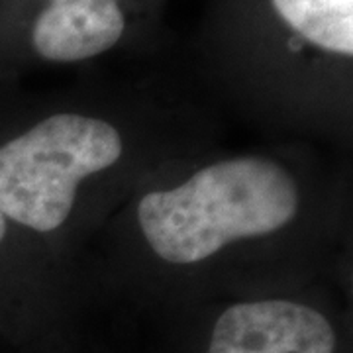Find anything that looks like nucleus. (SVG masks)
<instances>
[{
    "label": "nucleus",
    "mask_w": 353,
    "mask_h": 353,
    "mask_svg": "<svg viewBox=\"0 0 353 353\" xmlns=\"http://www.w3.org/2000/svg\"><path fill=\"white\" fill-rule=\"evenodd\" d=\"M181 353H347L324 310L290 299L230 304Z\"/></svg>",
    "instance_id": "nucleus-4"
},
{
    "label": "nucleus",
    "mask_w": 353,
    "mask_h": 353,
    "mask_svg": "<svg viewBox=\"0 0 353 353\" xmlns=\"http://www.w3.org/2000/svg\"><path fill=\"white\" fill-rule=\"evenodd\" d=\"M163 0H0V73L85 63L120 48Z\"/></svg>",
    "instance_id": "nucleus-3"
},
{
    "label": "nucleus",
    "mask_w": 353,
    "mask_h": 353,
    "mask_svg": "<svg viewBox=\"0 0 353 353\" xmlns=\"http://www.w3.org/2000/svg\"><path fill=\"white\" fill-rule=\"evenodd\" d=\"M12 226L0 214V338L8 341L34 340V332L28 328L26 320L20 316L18 308L10 301V289H6V248L10 241Z\"/></svg>",
    "instance_id": "nucleus-5"
},
{
    "label": "nucleus",
    "mask_w": 353,
    "mask_h": 353,
    "mask_svg": "<svg viewBox=\"0 0 353 353\" xmlns=\"http://www.w3.org/2000/svg\"><path fill=\"white\" fill-rule=\"evenodd\" d=\"M122 152L114 124L81 112L0 134V214L10 226L55 232L73 212L81 183L118 163Z\"/></svg>",
    "instance_id": "nucleus-2"
},
{
    "label": "nucleus",
    "mask_w": 353,
    "mask_h": 353,
    "mask_svg": "<svg viewBox=\"0 0 353 353\" xmlns=\"http://www.w3.org/2000/svg\"><path fill=\"white\" fill-rule=\"evenodd\" d=\"M299 206V185L283 165L245 155L208 165L173 189L148 192L138 220L159 259L194 265L234 241L289 226Z\"/></svg>",
    "instance_id": "nucleus-1"
},
{
    "label": "nucleus",
    "mask_w": 353,
    "mask_h": 353,
    "mask_svg": "<svg viewBox=\"0 0 353 353\" xmlns=\"http://www.w3.org/2000/svg\"><path fill=\"white\" fill-rule=\"evenodd\" d=\"M20 347H22V350H20L22 353H43V350H41L39 345H36V343H34V340L20 341Z\"/></svg>",
    "instance_id": "nucleus-6"
}]
</instances>
